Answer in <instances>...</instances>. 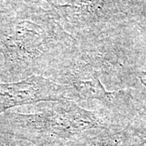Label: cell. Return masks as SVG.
Here are the masks:
<instances>
[{"instance_id": "6da1fadb", "label": "cell", "mask_w": 146, "mask_h": 146, "mask_svg": "<svg viewBox=\"0 0 146 146\" xmlns=\"http://www.w3.org/2000/svg\"><path fill=\"white\" fill-rule=\"evenodd\" d=\"M46 103L35 113L5 112L0 115V135L31 146H58L94 131L116 128L110 116L71 100Z\"/></svg>"}, {"instance_id": "7a4b0ae2", "label": "cell", "mask_w": 146, "mask_h": 146, "mask_svg": "<svg viewBox=\"0 0 146 146\" xmlns=\"http://www.w3.org/2000/svg\"><path fill=\"white\" fill-rule=\"evenodd\" d=\"M74 39L54 21H19L0 31L3 71L17 81L32 76L46 77L72 46Z\"/></svg>"}, {"instance_id": "3957f363", "label": "cell", "mask_w": 146, "mask_h": 146, "mask_svg": "<svg viewBox=\"0 0 146 146\" xmlns=\"http://www.w3.org/2000/svg\"><path fill=\"white\" fill-rule=\"evenodd\" d=\"M65 89L43 76L0 83V115L16 106L64 100Z\"/></svg>"}, {"instance_id": "277c9868", "label": "cell", "mask_w": 146, "mask_h": 146, "mask_svg": "<svg viewBox=\"0 0 146 146\" xmlns=\"http://www.w3.org/2000/svg\"><path fill=\"white\" fill-rule=\"evenodd\" d=\"M120 137L116 128L96 130L58 146H119Z\"/></svg>"}, {"instance_id": "5b68a950", "label": "cell", "mask_w": 146, "mask_h": 146, "mask_svg": "<svg viewBox=\"0 0 146 146\" xmlns=\"http://www.w3.org/2000/svg\"><path fill=\"white\" fill-rule=\"evenodd\" d=\"M0 146H18L17 141L10 136L0 135Z\"/></svg>"}]
</instances>
